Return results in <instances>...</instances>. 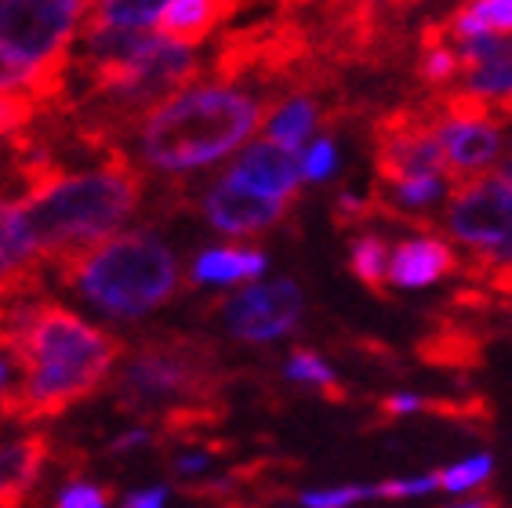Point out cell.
<instances>
[{
	"instance_id": "19",
	"label": "cell",
	"mask_w": 512,
	"mask_h": 508,
	"mask_svg": "<svg viewBox=\"0 0 512 508\" xmlns=\"http://www.w3.org/2000/svg\"><path fill=\"white\" fill-rule=\"evenodd\" d=\"M316 117H320V109H316L313 98L309 95L291 98V102H284L269 117V142H276L287 153H298V149L306 146V138L313 135Z\"/></svg>"
},
{
	"instance_id": "35",
	"label": "cell",
	"mask_w": 512,
	"mask_h": 508,
	"mask_svg": "<svg viewBox=\"0 0 512 508\" xmlns=\"http://www.w3.org/2000/svg\"><path fill=\"white\" fill-rule=\"evenodd\" d=\"M8 396V363L0 360V400Z\"/></svg>"
},
{
	"instance_id": "10",
	"label": "cell",
	"mask_w": 512,
	"mask_h": 508,
	"mask_svg": "<svg viewBox=\"0 0 512 508\" xmlns=\"http://www.w3.org/2000/svg\"><path fill=\"white\" fill-rule=\"evenodd\" d=\"M306 298L291 280H273V284H255L247 291L233 294L222 305L229 334H237L240 342H273L295 331L302 320Z\"/></svg>"
},
{
	"instance_id": "1",
	"label": "cell",
	"mask_w": 512,
	"mask_h": 508,
	"mask_svg": "<svg viewBox=\"0 0 512 508\" xmlns=\"http://www.w3.org/2000/svg\"><path fill=\"white\" fill-rule=\"evenodd\" d=\"M8 352L22 367V385L0 400V418L37 421L59 418L73 403L88 400L109 378L124 345L77 313L37 298Z\"/></svg>"
},
{
	"instance_id": "4",
	"label": "cell",
	"mask_w": 512,
	"mask_h": 508,
	"mask_svg": "<svg viewBox=\"0 0 512 508\" xmlns=\"http://www.w3.org/2000/svg\"><path fill=\"white\" fill-rule=\"evenodd\" d=\"M55 265L69 287L120 320L153 313L178 291L175 254L153 233H113Z\"/></svg>"
},
{
	"instance_id": "28",
	"label": "cell",
	"mask_w": 512,
	"mask_h": 508,
	"mask_svg": "<svg viewBox=\"0 0 512 508\" xmlns=\"http://www.w3.org/2000/svg\"><path fill=\"white\" fill-rule=\"evenodd\" d=\"M364 498H375L371 487H335V490H309V494H302V505L345 508V505H356V501H364Z\"/></svg>"
},
{
	"instance_id": "31",
	"label": "cell",
	"mask_w": 512,
	"mask_h": 508,
	"mask_svg": "<svg viewBox=\"0 0 512 508\" xmlns=\"http://www.w3.org/2000/svg\"><path fill=\"white\" fill-rule=\"evenodd\" d=\"M371 215H375V211H371V200H356V196H338V204H335L338 225L364 222V218H371Z\"/></svg>"
},
{
	"instance_id": "13",
	"label": "cell",
	"mask_w": 512,
	"mask_h": 508,
	"mask_svg": "<svg viewBox=\"0 0 512 508\" xmlns=\"http://www.w3.org/2000/svg\"><path fill=\"white\" fill-rule=\"evenodd\" d=\"M458 269V254L451 251V244L436 240V236H411L404 244H396V251H389V284L404 287V291H418L429 287L436 280H444Z\"/></svg>"
},
{
	"instance_id": "34",
	"label": "cell",
	"mask_w": 512,
	"mask_h": 508,
	"mask_svg": "<svg viewBox=\"0 0 512 508\" xmlns=\"http://www.w3.org/2000/svg\"><path fill=\"white\" fill-rule=\"evenodd\" d=\"M207 465H211V454H182V458H175L178 476H200Z\"/></svg>"
},
{
	"instance_id": "22",
	"label": "cell",
	"mask_w": 512,
	"mask_h": 508,
	"mask_svg": "<svg viewBox=\"0 0 512 508\" xmlns=\"http://www.w3.org/2000/svg\"><path fill=\"white\" fill-rule=\"evenodd\" d=\"M168 0H102L91 19L113 22V26H153Z\"/></svg>"
},
{
	"instance_id": "3",
	"label": "cell",
	"mask_w": 512,
	"mask_h": 508,
	"mask_svg": "<svg viewBox=\"0 0 512 508\" xmlns=\"http://www.w3.org/2000/svg\"><path fill=\"white\" fill-rule=\"evenodd\" d=\"M262 113V102L226 84L182 88L138 117V153L160 171H193L215 164L255 135Z\"/></svg>"
},
{
	"instance_id": "21",
	"label": "cell",
	"mask_w": 512,
	"mask_h": 508,
	"mask_svg": "<svg viewBox=\"0 0 512 508\" xmlns=\"http://www.w3.org/2000/svg\"><path fill=\"white\" fill-rule=\"evenodd\" d=\"M349 269L364 287L375 294H385V273H389V247L382 236H360L349 247Z\"/></svg>"
},
{
	"instance_id": "20",
	"label": "cell",
	"mask_w": 512,
	"mask_h": 508,
	"mask_svg": "<svg viewBox=\"0 0 512 508\" xmlns=\"http://www.w3.org/2000/svg\"><path fill=\"white\" fill-rule=\"evenodd\" d=\"M462 73V55L458 48L444 44L440 30H429L422 40V62H418V77L429 84V88H444L454 77Z\"/></svg>"
},
{
	"instance_id": "8",
	"label": "cell",
	"mask_w": 512,
	"mask_h": 508,
	"mask_svg": "<svg viewBox=\"0 0 512 508\" xmlns=\"http://www.w3.org/2000/svg\"><path fill=\"white\" fill-rule=\"evenodd\" d=\"M447 109L451 113L440 124H433V131L436 142H440V153H444L447 175L454 182H465V178L480 175L502 157L505 131L502 124H494L487 117V102H476L469 95L447 98Z\"/></svg>"
},
{
	"instance_id": "30",
	"label": "cell",
	"mask_w": 512,
	"mask_h": 508,
	"mask_svg": "<svg viewBox=\"0 0 512 508\" xmlns=\"http://www.w3.org/2000/svg\"><path fill=\"white\" fill-rule=\"evenodd\" d=\"M109 494L106 487H95V483H69V487L59 490V501L55 505L62 508H102L109 505Z\"/></svg>"
},
{
	"instance_id": "25",
	"label": "cell",
	"mask_w": 512,
	"mask_h": 508,
	"mask_svg": "<svg viewBox=\"0 0 512 508\" xmlns=\"http://www.w3.org/2000/svg\"><path fill=\"white\" fill-rule=\"evenodd\" d=\"M396 186V204L404 207H425L440 200L444 193V175H411V178H400L393 182Z\"/></svg>"
},
{
	"instance_id": "23",
	"label": "cell",
	"mask_w": 512,
	"mask_h": 508,
	"mask_svg": "<svg viewBox=\"0 0 512 508\" xmlns=\"http://www.w3.org/2000/svg\"><path fill=\"white\" fill-rule=\"evenodd\" d=\"M287 378L291 381H302V385H316V389H324L331 400H338V378L335 371L327 367L316 352L298 349L291 352V360H287Z\"/></svg>"
},
{
	"instance_id": "9",
	"label": "cell",
	"mask_w": 512,
	"mask_h": 508,
	"mask_svg": "<svg viewBox=\"0 0 512 508\" xmlns=\"http://www.w3.org/2000/svg\"><path fill=\"white\" fill-rule=\"evenodd\" d=\"M375 167L385 182L411 175H447L433 120L422 113H393L375 127Z\"/></svg>"
},
{
	"instance_id": "16",
	"label": "cell",
	"mask_w": 512,
	"mask_h": 508,
	"mask_svg": "<svg viewBox=\"0 0 512 508\" xmlns=\"http://www.w3.org/2000/svg\"><path fill=\"white\" fill-rule=\"evenodd\" d=\"M48 436H22L0 447V508H15L37 487L44 461H48Z\"/></svg>"
},
{
	"instance_id": "26",
	"label": "cell",
	"mask_w": 512,
	"mask_h": 508,
	"mask_svg": "<svg viewBox=\"0 0 512 508\" xmlns=\"http://www.w3.org/2000/svg\"><path fill=\"white\" fill-rule=\"evenodd\" d=\"M37 102L30 95H19V91H0V138L15 135L22 127L37 117Z\"/></svg>"
},
{
	"instance_id": "15",
	"label": "cell",
	"mask_w": 512,
	"mask_h": 508,
	"mask_svg": "<svg viewBox=\"0 0 512 508\" xmlns=\"http://www.w3.org/2000/svg\"><path fill=\"white\" fill-rule=\"evenodd\" d=\"M240 8V0H168L160 15L153 19L160 37L178 40V44H200L218 30V22Z\"/></svg>"
},
{
	"instance_id": "2",
	"label": "cell",
	"mask_w": 512,
	"mask_h": 508,
	"mask_svg": "<svg viewBox=\"0 0 512 508\" xmlns=\"http://www.w3.org/2000/svg\"><path fill=\"white\" fill-rule=\"evenodd\" d=\"M142 204V171L120 153L106 164L62 175L59 167L26 182L19 218L40 262H66L113 236Z\"/></svg>"
},
{
	"instance_id": "7",
	"label": "cell",
	"mask_w": 512,
	"mask_h": 508,
	"mask_svg": "<svg viewBox=\"0 0 512 508\" xmlns=\"http://www.w3.org/2000/svg\"><path fill=\"white\" fill-rule=\"evenodd\" d=\"M447 229L491 262H512V182L465 178L447 200Z\"/></svg>"
},
{
	"instance_id": "14",
	"label": "cell",
	"mask_w": 512,
	"mask_h": 508,
	"mask_svg": "<svg viewBox=\"0 0 512 508\" xmlns=\"http://www.w3.org/2000/svg\"><path fill=\"white\" fill-rule=\"evenodd\" d=\"M40 258L33 251L26 225L19 218V204L0 196V298L19 291H37Z\"/></svg>"
},
{
	"instance_id": "27",
	"label": "cell",
	"mask_w": 512,
	"mask_h": 508,
	"mask_svg": "<svg viewBox=\"0 0 512 508\" xmlns=\"http://www.w3.org/2000/svg\"><path fill=\"white\" fill-rule=\"evenodd\" d=\"M335 167H338L335 142H331V138H320V142H313V146L306 149V157H302L298 171H302L306 182H324V178L335 175Z\"/></svg>"
},
{
	"instance_id": "33",
	"label": "cell",
	"mask_w": 512,
	"mask_h": 508,
	"mask_svg": "<svg viewBox=\"0 0 512 508\" xmlns=\"http://www.w3.org/2000/svg\"><path fill=\"white\" fill-rule=\"evenodd\" d=\"M168 501V487H153V490H138V494H128L124 505L128 508H160Z\"/></svg>"
},
{
	"instance_id": "11",
	"label": "cell",
	"mask_w": 512,
	"mask_h": 508,
	"mask_svg": "<svg viewBox=\"0 0 512 508\" xmlns=\"http://www.w3.org/2000/svg\"><path fill=\"white\" fill-rule=\"evenodd\" d=\"M284 211H287V200L251 193V189L237 186V182H229V178H218V186L204 196L207 222L215 225L218 233H229V236L262 233V229L280 222Z\"/></svg>"
},
{
	"instance_id": "32",
	"label": "cell",
	"mask_w": 512,
	"mask_h": 508,
	"mask_svg": "<svg viewBox=\"0 0 512 508\" xmlns=\"http://www.w3.org/2000/svg\"><path fill=\"white\" fill-rule=\"evenodd\" d=\"M429 403L422 400V396H411V392H400V396H389V400L382 403L385 414H414V411H425Z\"/></svg>"
},
{
	"instance_id": "24",
	"label": "cell",
	"mask_w": 512,
	"mask_h": 508,
	"mask_svg": "<svg viewBox=\"0 0 512 508\" xmlns=\"http://www.w3.org/2000/svg\"><path fill=\"white\" fill-rule=\"evenodd\" d=\"M494 458L491 454H476V458L462 461V465H451V469L440 472V487L451 490V494H462V490H473L476 483L491 476Z\"/></svg>"
},
{
	"instance_id": "6",
	"label": "cell",
	"mask_w": 512,
	"mask_h": 508,
	"mask_svg": "<svg viewBox=\"0 0 512 508\" xmlns=\"http://www.w3.org/2000/svg\"><path fill=\"white\" fill-rule=\"evenodd\" d=\"M91 0H0V51L33 77L37 106L66 102L69 44Z\"/></svg>"
},
{
	"instance_id": "5",
	"label": "cell",
	"mask_w": 512,
	"mask_h": 508,
	"mask_svg": "<svg viewBox=\"0 0 512 508\" xmlns=\"http://www.w3.org/2000/svg\"><path fill=\"white\" fill-rule=\"evenodd\" d=\"M218 385L222 367L215 345H207L204 338L157 334L128 356L117 381V400L131 418H171L178 411L211 407Z\"/></svg>"
},
{
	"instance_id": "12",
	"label": "cell",
	"mask_w": 512,
	"mask_h": 508,
	"mask_svg": "<svg viewBox=\"0 0 512 508\" xmlns=\"http://www.w3.org/2000/svg\"><path fill=\"white\" fill-rule=\"evenodd\" d=\"M229 182L251 189V193L276 196V200H291L298 193L302 171H298L295 153L280 149L276 142H258L226 171Z\"/></svg>"
},
{
	"instance_id": "18",
	"label": "cell",
	"mask_w": 512,
	"mask_h": 508,
	"mask_svg": "<svg viewBox=\"0 0 512 508\" xmlns=\"http://www.w3.org/2000/svg\"><path fill=\"white\" fill-rule=\"evenodd\" d=\"M465 95L476 102H512V40L498 37L480 62L465 69Z\"/></svg>"
},
{
	"instance_id": "29",
	"label": "cell",
	"mask_w": 512,
	"mask_h": 508,
	"mask_svg": "<svg viewBox=\"0 0 512 508\" xmlns=\"http://www.w3.org/2000/svg\"><path fill=\"white\" fill-rule=\"evenodd\" d=\"M440 487V476H418V479H389V483H378L371 487L375 498H422V494H433Z\"/></svg>"
},
{
	"instance_id": "36",
	"label": "cell",
	"mask_w": 512,
	"mask_h": 508,
	"mask_svg": "<svg viewBox=\"0 0 512 508\" xmlns=\"http://www.w3.org/2000/svg\"><path fill=\"white\" fill-rule=\"evenodd\" d=\"M287 8H295V4H309V0H284Z\"/></svg>"
},
{
	"instance_id": "17",
	"label": "cell",
	"mask_w": 512,
	"mask_h": 508,
	"mask_svg": "<svg viewBox=\"0 0 512 508\" xmlns=\"http://www.w3.org/2000/svg\"><path fill=\"white\" fill-rule=\"evenodd\" d=\"M266 254L262 251H244V247H211L193 262V280L197 284H244V280H258L266 273Z\"/></svg>"
}]
</instances>
